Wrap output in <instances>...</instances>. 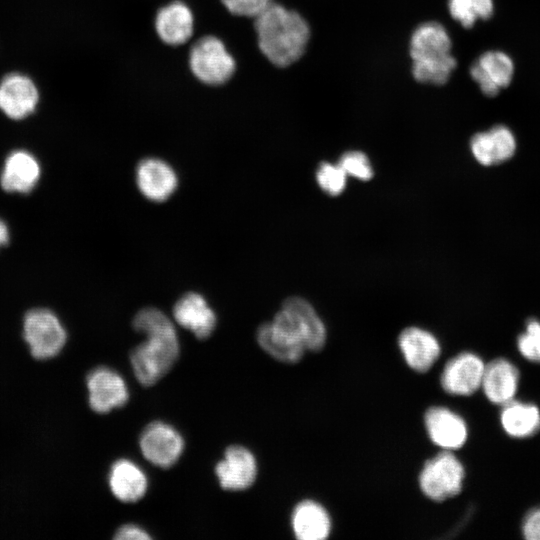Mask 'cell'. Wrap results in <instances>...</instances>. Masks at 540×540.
Segmentation results:
<instances>
[{"mask_svg": "<svg viewBox=\"0 0 540 540\" xmlns=\"http://www.w3.org/2000/svg\"><path fill=\"white\" fill-rule=\"evenodd\" d=\"M139 448L148 462L167 469L176 464L181 457L185 441L172 425L163 421H153L142 430Z\"/></svg>", "mask_w": 540, "mask_h": 540, "instance_id": "obj_8", "label": "cell"}, {"mask_svg": "<svg viewBox=\"0 0 540 540\" xmlns=\"http://www.w3.org/2000/svg\"><path fill=\"white\" fill-rule=\"evenodd\" d=\"M112 494L121 502L134 503L144 497L148 488L145 472L130 459L116 460L108 474Z\"/></svg>", "mask_w": 540, "mask_h": 540, "instance_id": "obj_22", "label": "cell"}, {"mask_svg": "<svg viewBox=\"0 0 540 540\" xmlns=\"http://www.w3.org/2000/svg\"><path fill=\"white\" fill-rule=\"evenodd\" d=\"M154 24L158 37L165 44L178 46L191 38L194 16L188 5L175 0L158 10Z\"/></svg>", "mask_w": 540, "mask_h": 540, "instance_id": "obj_19", "label": "cell"}, {"mask_svg": "<svg viewBox=\"0 0 540 540\" xmlns=\"http://www.w3.org/2000/svg\"><path fill=\"white\" fill-rule=\"evenodd\" d=\"M254 28L261 53L278 67L299 60L310 39L307 21L298 12L274 2L254 18Z\"/></svg>", "mask_w": 540, "mask_h": 540, "instance_id": "obj_3", "label": "cell"}, {"mask_svg": "<svg viewBox=\"0 0 540 540\" xmlns=\"http://www.w3.org/2000/svg\"><path fill=\"white\" fill-rule=\"evenodd\" d=\"M398 344L408 366L420 373L427 372L441 353L437 338L419 327L412 326L402 330Z\"/></svg>", "mask_w": 540, "mask_h": 540, "instance_id": "obj_17", "label": "cell"}, {"mask_svg": "<svg viewBox=\"0 0 540 540\" xmlns=\"http://www.w3.org/2000/svg\"><path fill=\"white\" fill-rule=\"evenodd\" d=\"M452 41L443 25L435 21L420 24L409 42L412 75L421 83L442 85L456 67Z\"/></svg>", "mask_w": 540, "mask_h": 540, "instance_id": "obj_4", "label": "cell"}, {"mask_svg": "<svg viewBox=\"0 0 540 540\" xmlns=\"http://www.w3.org/2000/svg\"><path fill=\"white\" fill-rule=\"evenodd\" d=\"M9 228L7 224L0 219V248L9 242Z\"/></svg>", "mask_w": 540, "mask_h": 540, "instance_id": "obj_32", "label": "cell"}, {"mask_svg": "<svg viewBox=\"0 0 540 540\" xmlns=\"http://www.w3.org/2000/svg\"><path fill=\"white\" fill-rule=\"evenodd\" d=\"M451 17L465 28L489 19L494 12L493 0H448Z\"/></svg>", "mask_w": 540, "mask_h": 540, "instance_id": "obj_25", "label": "cell"}, {"mask_svg": "<svg viewBox=\"0 0 540 540\" xmlns=\"http://www.w3.org/2000/svg\"><path fill=\"white\" fill-rule=\"evenodd\" d=\"M91 409L105 414L123 407L129 400L124 378L115 370L100 366L91 370L86 378Z\"/></svg>", "mask_w": 540, "mask_h": 540, "instance_id": "obj_9", "label": "cell"}, {"mask_svg": "<svg viewBox=\"0 0 540 540\" xmlns=\"http://www.w3.org/2000/svg\"><path fill=\"white\" fill-rule=\"evenodd\" d=\"M257 471V460L254 454L242 445L227 447L224 458L215 466L221 488L228 491L248 489L254 484Z\"/></svg>", "mask_w": 540, "mask_h": 540, "instance_id": "obj_10", "label": "cell"}, {"mask_svg": "<svg viewBox=\"0 0 540 540\" xmlns=\"http://www.w3.org/2000/svg\"><path fill=\"white\" fill-rule=\"evenodd\" d=\"M223 6L233 15L241 17H257L273 0H220Z\"/></svg>", "mask_w": 540, "mask_h": 540, "instance_id": "obj_29", "label": "cell"}, {"mask_svg": "<svg viewBox=\"0 0 540 540\" xmlns=\"http://www.w3.org/2000/svg\"><path fill=\"white\" fill-rule=\"evenodd\" d=\"M189 67L200 82L218 86L231 79L236 70V62L221 39L205 35L192 45Z\"/></svg>", "mask_w": 540, "mask_h": 540, "instance_id": "obj_5", "label": "cell"}, {"mask_svg": "<svg viewBox=\"0 0 540 540\" xmlns=\"http://www.w3.org/2000/svg\"><path fill=\"white\" fill-rule=\"evenodd\" d=\"M522 533L527 540H540V507L531 510L525 516Z\"/></svg>", "mask_w": 540, "mask_h": 540, "instance_id": "obj_30", "label": "cell"}, {"mask_svg": "<svg viewBox=\"0 0 540 540\" xmlns=\"http://www.w3.org/2000/svg\"><path fill=\"white\" fill-rule=\"evenodd\" d=\"M520 354L529 361L540 363V322L530 321L517 340Z\"/></svg>", "mask_w": 540, "mask_h": 540, "instance_id": "obj_28", "label": "cell"}, {"mask_svg": "<svg viewBox=\"0 0 540 540\" xmlns=\"http://www.w3.org/2000/svg\"><path fill=\"white\" fill-rule=\"evenodd\" d=\"M23 336L31 355L38 360L57 356L67 340L60 319L48 308H34L25 314Z\"/></svg>", "mask_w": 540, "mask_h": 540, "instance_id": "obj_6", "label": "cell"}, {"mask_svg": "<svg viewBox=\"0 0 540 540\" xmlns=\"http://www.w3.org/2000/svg\"><path fill=\"white\" fill-rule=\"evenodd\" d=\"M500 422L509 436L529 437L540 429V411L533 404L512 400L503 405Z\"/></svg>", "mask_w": 540, "mask_h": 540, "instance_id": "obj_24", "label": "cell"}, {"mask_svg": "<svg viewBox=\"0 0 540 540\" xmlns=\"http://www.w3.org/2000/svg\"><path fill=\"white\" fill-rule=\"evenodd\" d=\"M176 322L190 330L196 338L204 340L214 332L217 317L205 298L195 292L183 295L174 305Z\"/></svg>", "mask_w": 540, "mask_h": 540, "instance_id": "obj_18", "label": "cell"}, {"mask_svg": "<svg viewBox=\"0 0 540 540\" xmlns=\"http://www.w3.org/2000/svg\"><path fill=\"white\" fill-rule=\"evenodd\" d=\"M512 58L499 50L486 51L471 65L470 75L481 92L494 97L508 87L514 76Z\"/></svg>", "mask_w": 540, "mask_h": 540, "instance_id": "obj_11", "label": "cell"}, {"mask_svg": "<svg viewBox=\"0 0 540 540\" xmlns=\"http://www.w3.org/2000/svg\"><path fill=\"white\" fill-rule=\"evenodd\" d=\"M40 175L36 157L26 150H15L4 161L0 185L8 193L27 194L35 188Z\"/></svg>", "mask_w": 540, "mask_h": 540, "instance_id": "obj_15", "label": "cell"}, {"mask_svg": "<svg viewBox=\"0 0 540 540\" xmlns=\"http://www.w3.org/2000/svg\"><path fill=\"white\" fill-rule=\"evenodd\" d=\"M291 526L299 540H324L331 530L326 509L313 500H303L293 509Z\"/></svg>", "mask_w": 540, "mask_h": 540, "instance_id": "obj_23", "label": "cell"}, {"mask_svg": "<svg viewBox=\"0 0 540 540\" xmlns=\"http://www.w3.org/2000/svg\"><path fill=\"white\" fill-rule=\"evenodd\" d=\"M132 326L135 331L146 335V340L130 352L133 373L142 386H153L179 358L180 345L175 327L162 311L154 307L140 310Z\"/></svg>", "mask_w": 540, "mask_h": 540, "instance_id": "obj_2", "label": "cell"}, {"mask_svg": "<svg viewBox=\"0 0 540 540\" xmlns=\"http://www.w3.org/2000/svg\"><path fill=\"white\" fill-rule=\"evenodd\" d=\"M464 478L462 463L450 450H444L424 464L419 486L427 498L441 502L461 492Z\"/></svg>", "mask_w": 540, "mask_h": 540, "instance_id": "obj_7", "label": "cell"}, {"mask_svg": "<svg viewBox=\"0 0 540 540\" xmlns=\"http://www.w3.org/2000/svg\"><path fill=\"white\" fill-rule=\"evenodd\" d=\"M470 148L478 163L484 166L497 165L514 155L516 139L508 127L496 125L476 133L471 138Z\"/></svg>", "mask_w": 540, "mask_h": 540, "instance_id": "obj_16", "label": "cell"}, {"mask_svg": "<svg viewBox=\"0 0 540 540\" xmlns=\"http://www.w3.org/2000/svg\"><path fill=\"white\" fill-rule=\"evenodd\" d=\"M327 339L326 328L313 308L301 297H289L272 322L257 330V342L274 359L297 363L306 350L320 351Z\"/></svg>", "mask_w": 540, "mask_h": 540, "instance_id": "obj_1", "label": "cell"}, {"mask_svg": "<svg viewBox=\"0 0 540 540\" xmlns=\"http://www.w3.org/2000/svg\"><path fill=\"white\" fill-rule=\"evenodd\" d=\"M519 385V371L510 361L498 358L484 367L481 387L487 399L505 405L514 399Z\"/></svg>", "mask_w": 540, "mask_h": 540, "instance_id": "obj_21", "label": "cell"}, {"mask_svg": "<svg viewBox=\"0 0 540 540\" xmlns=\"http://www.w3.org/2000/svg\"><path fill=\"white\" fill-rule=\"evenodd\" d=\"M38 101V90L29 77L11 73L0 82V109L9 118L24 119L34 112Z\"/></svg>", "mask_w": 540, "mask_h": 540, "instance_id": "obj_13", "label": "cell"}, {"mask_svg": "<svg viewBox=\"0 0 540 540\" xmlns=\"http://www.w3.org/2000/svg\"><path fill=\"white\" fill-rule=\"evenodd\" d=\"M424 423L431 441L445 450L459 449L467 440L464 419L448 408L430 407L425 412Z\"/></svg>", "mask_w": 540, "mask_h": 540, "instance_id": "obj_14", "label": "cell"}, {"mask_svg": "<svg viewBox=\"0 0 540 540\" xmlns=\"http://www.w3.org/2000/svg\"><path fill=\"white\" fill-rule=\"evenodd\" d=\"M338 164L347 175L353 176L360 180H369L373 176L371 163L361 151L345 152L339 159Z\"/></svg>", "mask_w": 540, "mask_h": 540, "instance_id": "obj_27", "label": "cell"}, {"mask_svg": "<svg viewBox=\"0 0 540 540\" xmlns=\"http://www.w3.org/2000/svg\"><path fill=\"white\" fill-rule=\"evenodd\" d=\"M347 174L339 164L322 162L316 171V181L319 187L328 195L337 196L346 186Z\"/></svg>", "mask_w": 540, "mask_h": 540, "instance_id": "obj_26", "label": "cell"}, {"mask_svg": "<svg viewBox=\"0 0 540 540\" xmlns=\"http://www.w3.org/2000/svg\"><path fill=\"white\" fill-rule=\"evenodd\" d=\"M136 181L141 193L155 202L170 197L178 184L177 175L172 167L156 158H147L139 162Z\"/></svg>", "mask_w": 540, "mask_h": 540, "instance_id": "obj_20", "label": "cell"}, {"mask_svg": "<svg viewBox=\"0 0 540 540\" xmlns=\"http://www.w3.org/2000/svg\"><path fill=\"white\" fill-rule=\"evenodd\" d=\"M114 539L117 540H148L151 535L136 524H124L116 531Z\"/></svg>", "mask_w": 540, "mask_h": 540, "instance_id": "obj_31", "label": "cell"}, {"mask_svg": "<svg viewBox=\"0 0 540 540\" xmlns=\"http://www.w3.org/2000/svg\"><path fill=\"white\" fill-rule=\"evenodd\" d=\"M484 367V362L476 354L460 353L445 364L440 378L441 386L451 395H472L481 387Z\"/></svg>", "mask_w": 540, "mask_h": 540, "instance_id": "obj_12", "label": "cell"}]
</instances>
